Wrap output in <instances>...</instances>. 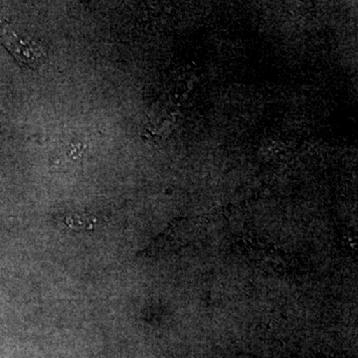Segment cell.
Masks as SVG:
<instances>
[{
	"instance_id": "cell-1",
	"label": "cell",
	"mask_w": 358,
	"mask_h": 358,
	"mask_svg": "<svg viewBox=\"0 0 358 358\" xmlns=\"http://www.w3.org/2000/svg\"><path fill=\"white\" fill-rule=\"evenodd\" d=\"M1 39L8 50L20 63L36 69L44 62L45 54L41 47L34 42L21 39L11 29L2 30Z\"/></svg>"
},
{
	"instance_id": "cell-2",
	"label": "cell",
	"mask_w": 358,
	"mask_h": 358,
	"mask_svg": "<svg viewBox=\"0 0 358 358\" xmlns=\"http://www.w3.org/2000/svg\"><path fill=\"white\" fill-rule=\"evenodd\" d=\"M94 221L89 220V218H83V217H78V216H73L72 218L68 219L67 224L71 226V227L75 228H87L89 229V227H93Z\"/></svg>"
}]
</instances>
